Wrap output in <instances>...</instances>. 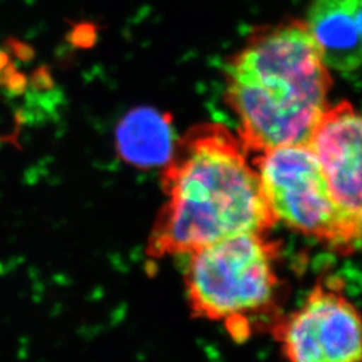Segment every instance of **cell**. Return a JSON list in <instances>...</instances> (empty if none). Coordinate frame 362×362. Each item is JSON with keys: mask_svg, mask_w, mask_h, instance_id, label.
Returning <instances> with one entry per match:
<instances>
[{"mask_svg": "<svg viewBox=\"0 0 362 362\" xmlns=\"http://www.w3.org/2000/svg\"><path fill=\"white\" fill-rule=\"evenodd\" d=\"M165 202L148 238L152 259L196 250L276 224L243 144L221 125L189 130L163 172Z\"/></svg>", "mask_w": 362, "mask_h": 362, "instance_id": "obj_1", "label": "cell"}, {"mask_svg": "<svg viewBox=\"0 0 362 362\" xmlns=\"http://www.w3.org/2000/svg\"><path fill=\"white\" fill-rule=\"evenodd\" d=\"M302 21L255 31L227 69L226 98L246 152L309 144L332 78Z\"/></svg>", "mask_w": 362, "mask_h": 362, "instance_id": "obj_2", "label": "cell"}, {"mask_svg": "<svg viewBox=\"0 0 362 362\" xmlns=\"http://www.w3.org/2000/svg\"><path fill=\"white\" fill-rule=\"evenodd\" d=\"M266 233L235 235L188 255L184 284L192 315L224 325L235 341L279 317V247Z\"/></svg>", "mask_w": 362, "mask_h": 362, "instance_id": "obj_3", "label": "cell"}, {"mask_svg": "<svg viewBox=\"0 0 362 362\" xmlns=\"http://www.w3.org/2000/svg\"><path fill=\"white\" fill-rule=\"evenodd\" d=\"M254 155V168L276 223L339 252H353L358 247L361 227L354 226L337 206L309 144L278 146Z\"/></svg>", "mask_w": 362, "mask_h": 362, "instance_id": "obj_4", "label": "cell"}, {"mask_svg": "<svg viewBox=\"0 0 362 362\" xmlns=\"http://www.w3.org/2000/svg\"><path fill=\"white\" fill-rule=\"evenodd\" d=\"M270 327L287 362H361L360 313L333 281H320Z\"/></svg>", "mask_w": 362, "mask_h": 362, "instance_id": "obj_5", "label": "cell"}, {"mask_svg": "<svg viewBox=\"0 0 362 362\" xmlns=\"http://www.w3.org/2000/svg\"><path fill=\"white\" fill-rule=\"evenodd\" d=\"M342 214L361 227V118L349 103L325 110L309 141Z\"/></svg>", "mask_w": 362, "mask_h": 362, "instance_id": "obj_6", "label": "cell"}, {"mask_svg": "<svg viewBox=\"0 0 362 362\" xmlns=\"http://www.w3.org/2000/svg\"><path fill=\"white\" fill-rule=\"evenodd\" d=\"M362 0H311L305 25L325 65L341 73L361 65Z\"/></svg>", "mask_w": 362, "mask_h": 362, "instance_id": "obj_7", "label": "cell"}, {"mask_svg": "<svg viewBox=\"0 0 362 362\" xmlns=\"http://www.w3.org/2000/svg\"><path fill=\"white\" fill-rule=\"evenodd\" d=\"M116 143L118 155L134 167L165 165L175 149L170 117L152 107L134 109L119 122Z\"/></svg>", "mask_w": 362, "mask_h": 362, "instance_id": "obj_8", "label": "cell"}]
</instances>
